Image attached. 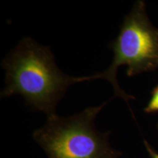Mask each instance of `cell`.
<instances>
[{"instance_id":"cell-1","label":"cell","mask_w":158,"mask_h":158,"mask_svg":"<svg viewBox=\"0 0 158 158\" xmlns=\"http://www.w3.org/2000/svg\"><path fill=\"white\" fill-rule=\"evenodd\" d=\"M2 66L6 70V86L2 98L20 94L33 110L48 116L56 114V105L69 86L100 78L98 74L80 78L64 74L55 62L50 48L30 37L19 43L4 59Z\"/></svg>"},{"instance_id":"cell-2","label":"cell","mask_w":158,"mask_h":158,"mask_svg":"<svg viewBox=\"0 0 158 158\" xmlns=\"http://www.w3.org/2000/svg\"><path fill=\"white\" fill-rule=\"evenodd\" d=\"M106 104L66 118L48 116L44 126L33 133V139L49 158H118L122 153L110 145V132L98 131L94 125L97 115Z\"/></svg>"},{"instance_id":"cell-3","label":"cell","mask_w":158,"mask_h":158,"mask_svg":"<svg viewBox=\"0 0 158 158\" xmlns=\"http://www.w3.org/2000/svg\"><path fill=\"white\" fill-rule=\"evenodd\" d=\"M114 60L107 70L100 74L113 85L114 95L128 101L135 99L120 88L116 73L122 65H127V75L134 76L158 68V29L148 19L144 2L138 1L124 17L117 37L110 43Z\"/></svg>"},{"instance_id":"cell-4","label":"cell","mask_w":158,"mask_h":158,"mask_svg":"<svg viewBox=\"0 0 158 158\" xmlns=\"http://www.w3.org/2000/svg\"><path fill=\"white\" fill-rule=\"evenodd\" d=\"M144 111L147 114H153L158 112V85L152 90V98L147 107L144 108Z\"/></svg>"},{"instance_id":"cell-5","label":"cell","mask_w":158,"mask_h":158,"mask_svg":"<svg viewBox=\"0 0 158 158\" xmlns=\"http://www.w3.org/2000/svg\"><path fill=\"white\" fill-rule=\"evenodd\" d=\"M144 143H145L146 148H147V152H149L151 158H158V153L157 152H155V150H154L151 147V146H150L149 144L147 143V141H144Z\"/></svg>"}]
</instances>
